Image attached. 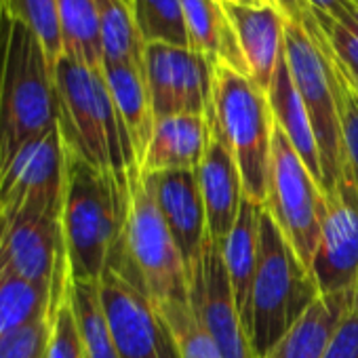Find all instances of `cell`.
<instances>
[{
    "label": "cell",
    "mask_w": 358,
    "mask_h": 358,
    "mask_svg": "<svg viewBox=\"0 0 358 358\" xmlns=\"http://www.w3.org/2000/svg\"><path fill=\"white\" fill-rule=\"evenodd\" d=\"M322 358H358V297L335 329Z\"/></svg>",
    "instance_id": "d6a6232c"
},
{
    "label": "cell",
    "mask_w": 358,
    "mask_h": 358,
    "mask_svg": "<svg viewBox=\"0 0 358 358\" xmlns=\"http://www.w3.org/2000/svg\"><path fill=\"white\" fill-rule=\"evenodd\" d=\"M350 17L358 24V9H356V11H352V13H350Z\"/></svg>",
    "instance_id": "74e56055"
},
{
    "label": "cell",
    "mask_w": 358,
    "mask_h": 358,
    "mask_svg": "<svg viewBox=\"0 0 358 358\" xmlns=\"http://www.w3.org/2000/svg\"><path fill=\"white\" fill-rule=\"evenodd\" d=\"M116 272L152 303L190 301V272L141 173L131 182L122 241L110 259Z\"/></svg>",
    "instance_id": "5b68a950"
},
{
    "label": "cell",
    "mask_w": 358,
    "mask_h": 358,
    "mask_svg": "<svg viewBox=\"0 0 358 358\" xmlns=\"http://www.w3.org/2000/svg\"><path fill=\"white\" fill-rule=\"evenodd\" d=\"M55 127V70L38 36L15 20L0 55V175L26 143Z\"/></svg>",
    "instance_id": "3957f363"
},
{
    "label": "cell",
    "mask_w": 358,
    "mask_h": 358,
    "mask_svg": "<svg viewBox=\"0 0 358 358\" xmlns=\"http://www.w3.org/2000/svg\"><path fill=\"white\" fill-rule=\"evenodd\" d=\"M15 20L24 22L41 41L53 70L64 57L62 28L55 0H11Z\"/></svg>",
    "instance_id": "f546056e"
},
{
    "label": "cell",
    "mask_w": 358,
    "mask_h": 358,
    "mask_svg": "<svg viewBox=\"0 0 358 358\" xmlns=\"http://www.w3.org/2000/svg\"><path fill=\"white\" fill-rule=\"evenodd\" d=\"M196 177L207 211L209 238L220 247H224L228 234L232 232L238 220L245 201V186L236 160L215 124L213 108H211V141L201 166L196 169Z\"/></svg>",
    "instance_id": "9a60e30c"
},
{
    "label": "cell",
    "mask_w": 358,
    "mask_h": 358,
    "mask_svg": "<svg viewBox=\"0 0 358 358\" xmlns=\"http://www.w3.org/2000/svg\"><path fill=\"white\" fill-rule=\"evenodd\" d=\"M64 57L93 70L103 68L99 20L93 0H55Z\"/></svg>",
    "instance_id": "cb8c5ba5"
},
{
    "label": "cell",
    "mask_w": 358,
    "mask_h": 358,
    "mask_svg": "<svg viewBox=\"0 0 358 358\" xmlns=\"http://www.w3.org/2000/svg\"><path fill=\"white\" fill-rule=\"evenodd\" d=\"M285 59L314 129L322 166V190L329 194L345 164L339 108L327 59L301 22L287 20L285 24Z\"/></svg>",
    "instance_id": "ba28073f"
},
{
    "label": "cell",
    "mask_w": 358,
    "mask_h": 358,
    "mask_svg": "<svg viewBox=\"0 0 358 358\" xmlns=\"http://www.w3.org/2000/svg\"><path fill=\"white\" fill-rule=\"evenodd\" d=\"M184 17L190 43L188 49L205 55L213 64H226L247 74L236 34L222 0H184Z\"/></svg>",
    "instance_id": "7402d4cb"
},
{
    "label": "cell",
    "mask_w": 358,
    "mask_h": 358,
    "mask_svg": "<svg viewBox=\"0 0 358 358\" xmlns=\"http://www.w3.org/2000/svg\"><path fill=\"white\" fill-rule=\"evenodd\" d=\"M190 306L224 358H255L230 287L222 247L211 238L201 262L190 272Z\"/></svg>",
    "instance_id": "4fadbf2b"
},
{
    "label": "cell",
    "mask_w": 358,
    "mask_h": 358,
    "mask_svg": "<svg viewBox=\"0 0 358 358\" xmlns=\"http://www.w3.org/2000/svg\"><path fill=\"white\" fill-rule=\"evenodd\" d=\"M264 209L310 268L327 215V194L276 122L272 129L270 182Z\"/></svg>",
    "instance_id": "52a82bcc"
},
{
    "label": "cell",
    "mask_w": 358,
    "mask_h": 358,
    "mask_svg": "<svg viewBox=\"0 0 358 358\" xmlns=\"http://www.w3.org/2000/svg\"><path fill=\"white\" fill-rule=\"evenodd\" d=\"M145 186L182 251L188 272L196 268L209 241L207 211L199 186L196 171L141 173Z\"/></svg>",
    "instance_id": "5bb4252c"
},
{
    "label": "cell",
    "mask_w": 358,
    "mask_h": 358,
    "mask_svg": "<svg viewBox=\"0 0 358 358\" xmlns=\"http://www.w3.org/2000/svg\"><path fill=\"white\" fill-rule=\"evenodd\" d=\"M262 215H264V205L245 196L238 220L222 247L230 287H232V293H234V299H236V306H238V312H241L247 333H249L251 289H253V280H255V272H257V264H259Z\"/></svg>",
    "instance_id": "d6986e66"
},
{
    "label": "cell",
    "mask_w": 358,
    "mask_h": 358,
    "mask_svg": "<svg viewBox=\"0 0 358 358\" xmlns=\"http://www.w3.org/2000/svg\"><path fill=\"white\" fill-rule=\"evenodd\" d=\"M106 62H143V45L135 32L131 0H93Z\"/></svg>",
    "instance_id": "4316f807"
},
{
    "label": "cell",
    "mask_w": 358,
    "mask_h": 358,
    "mask_svg": "<svg viewBox=\"0 0 358 358\" xmlns=\"http://www.w3.org/2000/svg\"><path fill=\"white\" fill-rule=\"evenodd\" d=\"M312 270L299 259L272 215L264 209L259 264L251 289L249 339L255 358H264L318 299Z\"/></svg>",
    "instance_id": "277c9868"
},
{
    "label": "cell",
    "mask_w": 358,
    "mask_h": 358,
    "mask_svg": "<svg viewBox=\"0 0 358 358\" xmlns=\"http://www.w3.org/2000/svg\"><path fill=\"white\" fill-rule=\"evenodd\" d=\"M310 270L320 295L350 293L358 287V182L348 162L327 194V215Z\"/></svg>",
    "instance_id": "8fae6325"
},
{
    "label": "cell",
    "mask_w": 358,
    "mask_h": 358,
    "mask_svg": "<svg viewBox=\"0 0 358 358\" xmlns=\"http://www.w3.org/2000/svg\"><path fill=\"white\" fill-rule=\"evenodd\" d=\"M47 358H87L68 291L51 314Z\"/></svg>",
    "instance_id": "4dcf8cb0"
},
{
    "label": "cell",
    "mask_w": 358,
    "mask_h": 358,
    "mask_svg": "<svg viewBox=\"0 0 358 358\" xmlns=\"http://www.w3.org/2000/svg\"><path fill=\"white\" fill-rule=\"evenodd\" d=\"M266 97H268V106H270L276 127L287 135V139L291 141V145L295 148V152L299 154L308 171L314 175V179L322 188V166H320L314 129L306 112V106L293 85L285 53H282V59L278 62V68L274 72V78Z\"/></svg>",
    "instance_id": "44dd1931"
},
{
    "label": "cell",
    "mask_w": 358,
    "mask_h": 358,
    "mask_svg": "<svg viewBox=\"0 0 358 358\" xmlns=\"http://www.w3.org/2000/svg\"><path fill=\"white\" fill-rule=\"evenodd\" d=\"M68 295L78 322L87 358H118L112 327L101 301L99 282L76 280L70 276Z\"/></svg>",
    "instance_id": "d4e9b609"
},
{
    "label": "cell",
    "mask_w": 358,
    "mask_h": 358,
    "mask_svg": "<svg viewBox=\"0 0 358 358\" xmlns=\"http://www.w3.org/2000/svg\"><path fill=\"white\" fill-rule=\"evenodd\" d=\"M222 7L236 34L249 78L268 93L285 53V15L274 3L247 7L222 0Z\"/></svg>",
    "instance_id": "2e32d148"
},
{
    "label": "cell",
    "mask_w": 358,
    "mask_h": 358,
    "mask_svg": "<svg viewBox=\"0 0 358 358\" xmlns=\"http://www.w3.org/2000/svg\"><path fill=\"white\" fill-rule=\"evenodd\" d=\"M301 5L333 20H341L358 9V0H301Z\"/></svg>",
    "instance_id": "836d02e7"
},
{
    "label": "cell",
    "mask_w": 358,
    "mask_h": 358,
    "mask_svg": "<svg viewBox=\"0 0 358 358\" xmlns=\"http://www.w3.org/2000/svg\"><path fill=\"white\" fill-rule=\"evenodd\" d=\"M131 15L135 32L143 47H190L184 17V0H131Z\"/></svg>",
    "instance_id": "484cf974"
},
{
    "label": "cell",
    "mask_w": 358,
    "mask_h": 358,
    "mask_svg": "<svg viewBox=\"0 0 358 358\" xmlns=\"http://www.w3.org/2000/svg\"><path fill=\"white\" fill-rule=\"evenodd\" d=\"M143 78L156 120L177 114L207 116L213 108V62L192 49L143 47Z\"/></svg>",
    "instance_id": "30bf717a"
},
{
    "label": "cell",
    "mask_w": 358,
    "mask_h": 358,
    "mask_svg": "<svg viewBox=\"0 0 358 358\" xmlns=\"http://www.w3.org/2000/svg\"><path fill=\"white\" fill-rule=\"evenodd\" d=\"M66 186V150L59 129L26 143L0 175V217L59 220Z\"/></svg>",
    "instance_id": "9c48e42d"
},
{
    "label": "cell",
    "mask_w": 358,
    "mask_h": 358,
    "mask_svg": "<svg viewBox=\"0 0 358 358\" xmlns=\"http://www.w3.org/2000/svg\"><path fill=\"white\" fill-rule=\"evenodd\" d=\"M211 141V112L207 116L177 114L158 118L143 152L139 173L196 171Z\"/></svg>",
    "instance_id": "e0dca14e"
},
{
    "label": "cell",
    "mask_w": 358,
    "mask_h": 358,
    "mask_svg": "<svg viewBox=\"0 0 358 358\" xmlns=\"http://www.w3.org/2000/svg\"><path fill=\"white\" fill-rule=\"evenodd\" d=\"M272 3L278 7V11L285 15V20H289V22H299L301 20V13H303L301 0H272Z\"/></svg>",
    "instance_id": "d590c367"
},
{
    "label": "cell",
    "mask_w": 358,
    "mask_h": 358,
    "mask_svg": "<svg viewBox=\"0 0 358 358\" xmlns=\"http://www.w3.org/2000/svg\"><path fill=\"white\" fill-rule=\"evenodd\" d=\"M213 116L241 171L245 196L266 205L274 129L266 93L247 74L213 64Z\"/></svg>",
    "instance_id": "8992f818"
},
{
    "label": "cell",
    "mask_w": 358,
    "mask_h": 358,
    "mask_svg": "<svg viewBox=\"0 0 358 358\" xmlns=\"http://www.w3.org/2000/svg\"><path fill=\"white\" fill-rule=\"evenodd\" d=\"M103 76L114 101V108L120 116V122L127 131V137L133 145L137 162L141 164L143 152L154 133L156 116L152 112L143 62H106Z\"/></svg>",
    "instance_id": "ac0fdd59"
},
{
    "label": "cell",
    "mask_w": 358,
    "mask_h": 358,
    "mask_svg": "<svg viewBox=\"0 0 358 358\" xmlns=\"http://www.w3.org/2000/svg\"><path fill=\"white\" fill-rule=\"evenodd\" d=\"M358 297V287L350 293L318 295L306 314L264 358H322L335 329Z\"/></svg>",
    "instance_id": "ffe728a7"
},
{
    "label": "cell",
    "mask_w": 358,
    "mask_h": 358,
    "mask_svg": "<svg viewBox=\"0 0 358 358\" xmlns=\"http://www.w3.org/2000/svg\"><path fill=\"white\" fill-rule=\"evenodd\" d=\"M299 22L306 28V32L314 38V43L318 45V49L324 55L327 66L331 70L335 95H337V108H339L343 154H345V162L354 171L356 182H358V85L354 83L350 70L339 59V55L331 49L329 41L324 38V34L320 32V28L316 26V22L312 20L308 9H303Z\"/></svg>",
    "instance_id": "603a6c76"
},
{
    "label": "cell",
    "mask_w": 358,
    "mask_h": 358,
    "mask_svg": "<svg viewBox=\"0 0 358 358\" xmlns=\"http://www.w3.org/2000/svg\"><path fill=\"white\" fill-rule=\"evenodd\" d=\"M43 316L51 318V303L34 285L20 278L0 282V339Z\"/></svg>",
    "instance_id": "f1b7e54d"
},
{
    "label": "cell",
    "mask_w": 358,
    "mask_h": 358,
    "mask_svg": "<svg viewBox=\"0 0 358 358\" xmlns=\"http://www.w3.org/2000/svg\"><path fill=\"white\" fill-rule=\"evenodd\" d=\"M226 3H236V5H247V7H259V5L272 3V0H226Z\"/></svg>",
    "instance_id": "8d00e7d4"
},
{
    "label": "cell",
    "mask_w": 358,
    "mask_h": 358,
    "mask_svg": "<svg viewBox=\"0 0 358 358\" xmlns=\"http://www.w3.org/2000/svg\"><path fill=\"white\" fill-rule=\"evenodd\" d=\"M51 318H36L0 339V358H47Z\"/></svg>",
    "instance_id": "1f68e13d"
},
{
    "label": "cell",
    "mask_w": 358,
    "mask_h": 358,
    "mask_svg": "<svg viewBox=\"0 0 358 358\" xmlns=\"http://www.w3.org/2000/svg\"><path fill=\"white\" fill-rule=\"evenodd\" d=\"M169 324L182 358H224L209 333L196 320L190 301H160L154 303Z\"/></svg>",
    "instance_id": "83f0119b"
},
{
    "label": "cell",
    "mask_w": 358,
    "mask_h": 358,
    "mask_svg": "<svg viewBox=\"0 0 358 358\" xmlns=\"http://www.w3.org/2000/svg\"><path fill=\"white\" fill-rule=\"evenodd\" d=\"M129 194L131 186L66 150L62 234L72 278L99 282L122 241Z\"/></svg>",
    "instance_id": "7a4b0ae2"
},
{
    "label": "cell",
    "mask_w": 358,
    "mask_h": 358,
    "mask_svg": "<svg viewBox=\"0 0 358 358\" xmlns=\"http://www.w3.org/2000/svg\"><path fill=\"white\" fill-rule=\"evenodd\" d=\"M57 129L64 148L131 186L139 162L114 108L103 68L93 70L62 57L55 66Z\"/></svg>",
    "instance_id": "6da1fadb"
},
{
    "label": "cell",
    "mask_w": 358,
    "mask_h": 358,
    "mask_svg": "<svg viewBox=\"0 0 358 358\" xmlns=\"http://www.w3.org/2000/svg\"><path fill=\"white\" fill-rule=\"evenodd\" d=\"M13 22H15V15H13L11 0H0V55L5 51V43H7Z\"/></svg>",
    "instance_id": "e575fe53"
},
{
    "label": "cell",
    "mask_w": 358,
    "mask_h": 358,
    "mask_svg": "<svg viewBox=\"0 0 358 358\" xmlns=\"http://www.w3.org/2000/svg\"><path fill=\"white\" fill-rule=\"evenodd\" d=\"M99 291L118 358H182L169 324L143 293L112 270L99 278Z\"/></svg>",
    "instance_id": "7c38bea8"
}]
</instances>
